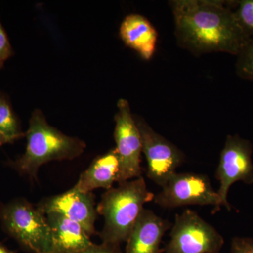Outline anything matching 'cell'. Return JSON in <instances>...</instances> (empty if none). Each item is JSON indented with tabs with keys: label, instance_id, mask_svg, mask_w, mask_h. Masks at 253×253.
Listing matches in <instances>:
<instances>
[{
	"label": "cell",
	"instance_id": "obj_1",
	"mask_svg": "<svg viewBox=\"0 0 253 253\" xmlns=\"http://www.w3.org/2000/svg\"><path fill=\"white\" fill-rule=\"evenodd\" d=\"M235 1H169L179 46L196 56L212 52L239 56L251 38L236 19Z\"/></svg>",
	"mask_w": 253,
	"mask_h": 253
},
{
	"label": "cell",
	"instance_id": "obj_2",
	"mask_svg": "<svg viewBox=\"0 0 253 253\" xmlns=\"http://www.w3.org/2000/svg\"><path fill=\"white\" fill-rule=\"evenodd\" d=\"M26 136L27 145L24 154L9 163L20 174L33 180L38 179L43 165L54 161H71L79 157L86 149L84 141L66 135L50 126L40 109L32 113Z\"/></svg>",
	"mask_w": 253,
	"mask_h": 253
},
{
	"label": "cell",
	"instance_id": "obj_3",
	"mask_svg": "<svg viewBox=\"0 0 253 253\" xmlns=\"http://www.w3.org/2000/svg\"><path fill=\"white\" fill-rule=\"evenodd\" d=\"M154 198L142 176L106 191L96 206L98 214L104 219L100 233L102 243L118 246L126 243L145 204L154 201Z\"/></svg>",
	"mask_w": 253,
	"mask_h": 253
},
{
	"label": "cell",
	"instance_id": "obj_4",
	"mask_svg": "<svg viewBox=\"0 0 253 253\" xmlns=\"http://www.w3.org/2000/svg\"><path fill=\"white\" fill-rule=\"evenodd\" d=\"M3 230L33 253H54V240L45 214L24 199L10 201L0 208Z\"/></svg>",
	"mask_w": 253,
	"mask_h": 253
},
{
	"label": "cell",
	"instance_id": "obj_5",
	"mask_svg": "<svg viewBox=\"0 0 253 253\" xmlns=\"http://www.w3.org/2000/svg\"><path fill=\"white\" fill-rule=\"evenodd\" d=\"M166 253H219L224 238L197 212L186 209L176 214Z\"/></svg>",
	"mask_w": 253,
	"mask_h": 253
},
{
	"label": "cell",
	"instance_id": "obj_6",
	"mask_svg": "<svg viewBox=\"0 0 253 253\" xmlns=\"http://www.w3.org/2000/svg\"><path fill=\"white\" fill-rule=\"evenodd\" d=\"M155 204L165 208L186 206H212L214 213L222 204L217 191H214L209 178L196 173L175 172L155 195Z\"/></svg>",
	"mask_w": 253,
	"mask_h": 253
},
{
	"label": "cell",
	"instance_id": "obj_7",
	"mask_svg": "<svg viewBox=\"0 0 253 253\" xmlns=\"http://www.w3.org/2000/svg\"><path fill=\"white\" fill-rule=\"evenodd\" d=\"M253 144L239 134L226 136L221 150L216 177L219 181L217 194L221 204L229 211L231 205L227 200L229 189L236 181L253 184Z\"/></svg>",
	"mask_w": 253,
	"mask_h": 253
},
{
	"label": "cell",
	"instance_id": "obj_8",
	"mask_svg": "<svg viewBox=\"0 0 253 253\" xmlns=\"http://www.w3.org/2000/svg\"><path fill=\"white\" fill-rule=\"evenodd\" d=\"M134 118L140 133L142 153L147 163L146 174L155 184L162 187L184 162L185 155L156 132L142 118Z\"/></svg>",
	"mask_w": 253,
	"mask_h": 253
},
{
	"label": "cell",
	"instance_id": "obj_9",
	"mask_svg": "<svg viewBox=\"0 0 253 253\" xmlns=\"http://www.w3.org/2000/svg\"><path fill=\"white\" fill-rule=\"evenodd\" d=\"M117 107L114 139L121 166L118 183L121 184L142 176V142L129 102L125 99H119Z\"/></svg>",
	"mask_w": 253,
	"mask_h": 253
},
{
	"label": "cell",
	"instance_id": "obj_10",
	"mask_svg": "<svg viewBox=\"0 0 253 253\" xmlns=\"http://www.w3.org/2000/svg\"><path fill=\"white\" fill-rule=\"evenodd\" d=\"M36 206L44 214L59 213L81 224L89 236L95 234L98 213L92 192H83L73 186L62 194L42 200Z\"/></svg>",
	"mask_w": 253,
	"mask_h": 253
},
{
	"label": "cell",
	"instance_id": "obj_11",
	"mask_svg": "<svg viewBox=\"0 0 253 253\" xmlns=\"http://www.w3.org/2000/svg\"><path fill=\"white\" fill-rule=\"evenodd\" d=\"M170 222L151 210H143L129 239L124 253H161V244Z\"/></svg>",
	"mask_w": 253,
	"mask_h": 253
},
{
	"label": "cell",
	"instance_id": "obj_12",
	"mask_svg": "<svg viewBox=\"0 0 253 253\" xmlns=\"http://www.w3.org/2000/svg\"><path fill=\"white\" fill-rule=\"evenodd\" d=\"M54 240V253H73L88 249L94 244L84 228L57 212L45 214Z\"/></svg>",
	"mask_w": 253,
	"mask_h": 253
},
{
	"label": "cell",
	"instance_id": "obj_13",
	"mask_svg": "<svg viewBox=\"0 0 253 253\" xmlns=\"http://www.w3.org/2000/svg\"><path fill=\"white\" fill-rule=\"evenodd\" d=\"M120 170L119 157L114 148L94 160L82 173L74 187L83 192H92L98 189L107 191L118 182Z\"/></svg>",
	"mask_w": 253,
	"mask_h": 253
},
{
	"label": "cell",
	"instance_id": "obj_14",
	"mask_svg": "<svg viewBox=\"0 0 253 253\" xmlns=\"http://www.w3.org/2000/svg\"><path fill=\"white\" fill-rule=\"evenodd\" d=\"M119 35L123 42L142 59L149 61L154 56L158 35L144 16L136 14L126 16L120 26Z\"/></svg>",
	"mask_w": 253,
	"mask_h": 253
},
{
	"label": "cell",
	"instance_id": "obj_15",
	"mask_svg": "<svg viewBox=\"0 0 253 253\" xmlns=\"http://www.w3.org/2000/svg\"><path fill=\"white\" fill-rule=\"evenodd\" d=\"M0 134L6 144L26 136V133L21 129V125L12 109L9 99L0 90Z\"/></svg>",
	"mask_w": 253,
	"mask_h": 253
},
{
	"label": "cell",
	"instance_id": "obj_16",
	"mask_svg": "<svg viewBox=\"0 0 253 253\" xmlns=\"http://www.w3.org/2000/svg\"><path fill=\"white\" fill-rule=\"evenodd\" d=\"M234 8L240 26L250 38H253V0L236 1Z\"/></svg>",
	"mask_w": 253,
	"mask_h": 253
},
{
	"label": "cell",
	"instance_id": "obj_17",
	"mask_svg": "<svg viewBox=\"0 0 253 253\" xmlns=\"http://www.w3.org/2000/svg\"><path fill=\"white\" fill-rule=\"evenodd\" d=\"M237 57L236 74L242 79L253 81V38Z\"/></svg>",
	"mask_w": 253,
	"mask_h": 253
},
{
	"label": "cell",
	"instance_id": "obj_18",
	"mask_svg": "<svg viewBox=\"0 0 253 253\" xmlns=\"http://www.w3.org/2000/svg\"><path fill=\"white\" fill-rule=\"evenodd\" d=\"M14 54V51L7 34L0 22V70L4 67L5 62Z\"/></svg>",
	"mask_w": 253,
	"mask_h": 253
},
{
	"label": "cell",
	"instance_id": "obj_19",
	"mask_svg": "<svg viewBox=\"0 0 253 253\" xmlns=\"http://www.w3.org/2000/svg\"><path fill=\"white\" fill-rule=\"evenodd\" d=\"M229 253H253V239L246 237H234L231 241Z\"/></svg>",
	"mask_w": 253,
	"mask_h": 253
},
{
	"label": "cell",
	"instance_id": "obj_20",
	"mask_svg": "<svg viewBox=\"0 0 253 253\" xmlns=\"http://www.w3.org/2000/svg\"><path fill=\"white\" fill-rule=\"evenodd\" d=\"M73 253H123L118 245L104 244H93L90 247L80 252Z\"/></svg>",
	"mask_w": 253,
	"mask_h": 253
},
{
	"label": "cell",
	"instance_id": "obj_21",
	"mask_svg": "<svg viewBox=\"0 0 253 253\" xmlns=\"http://www.w3.org/2000/svg\"><path fill=\"white\" fill-rule=\"evenodd\" d=\"M0 253H16L14 251L8 249L0 241Z\"/></svg>",
	"mask_w": 253,
	"mask_h": 253
},
{
	"label": "cell",
	"instance_id": "obj_22",
	"mask_svg": "<svg viewBox=\"0 0 253 253\" xmlns=\"http://www.w3.org/2000/svg\"><path fill=\"white\" fill-rule=\"evenodd\" d=\"M6 144V141H5L4 138L0 134V146H2L3 144Z\"/></svg>",
	"mask_w": 253,
	"mask_h": 253
},
{
	"label": "cell",
	"instance_id": "obj_23",
	"mask_svg": "<svg viewBox=\"0 0 253 253\" xmlns=\"http://www.w3.org/2000/svg\"><path fill=\"white\" fill-rule=\"evenodd\" d=\"M1 205H0V208H1Z\"/></svg>",
	"mask_w": 253,
	"mask_h": 253
}]
</instances>
